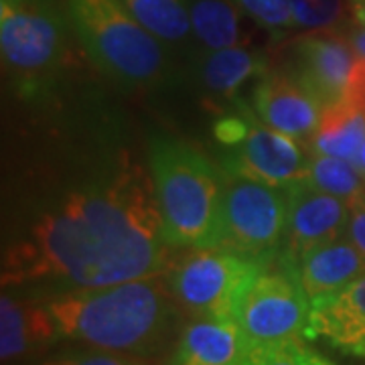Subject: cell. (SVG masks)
Listing matches in <instances>:
<instances>
[{
	"mask_svg": "<svg viewBox=\"0 0 365 365\" xmlns=\"http://www.w3.org/2000/svg\"><path fill=\"white\" fill-rule=\"evenodd\" d=\"M365 143V114L347 98L323 108L311 138L313 153L355 163Z\"/></svg>",
	"mask_w": 365,
	"mask_h": 365,
	"instance_id": "cell-18",
	"label": "cell"
},
{
	"mask_svg": "<svg viewBox=\"0 0 365 365\" xmlns=\"http://www.w3.org/2000/svg\"><path fill=\"white\" fill-rule=\"evenodd\" d=\"M307 181L325 193L343 199L349 207L365 201V175L351 160L313 153L309 158Z\"/></svg>",
	"mask_w": 365,
	"mask_h": 365,
	"instance_id": "cell-21",
	"label": "cell"
},
{
	"mask_svg": "<svg viewBox=\"0 0 365 365\" xmlns=\"http://www.w3.org/2000/svg\"><path fill=\"white\" fill-rule=\"evenodd\" d=\"M353 13H355V19L359 21V25L365 26V0H351Z\"/></svg>",
	"mask_w": 365,
	"mask_h": 365,
	"instance_id": "cell-29",
	"label": "cell"
},
{
	"mask_svg": "<svg viewBox=\"0 0 365 365\" xmlns=\"http://www.w3.org/2000/svg\"><path fill=\"white\" fill-rule=\"evenodd\" d=\"M237 4L244 14L254 19L258 25L272 31V33H284L294 26L290 0H232Z\"/></svg>",
	"mask_w": 365,
	"mask_h": 365,
	"instance_id": "cell-23",
	"label": "cell"
},
{
	"mask_svg": "<svg viewBox=\"0 0 365 365\" xmlns=\"http://www.w3.org/2000/svg\"><path fill=\"white\" fill-rule=\"evenodd\" d=\"M309 317L311 300L297 268L280 258L254 278L235 309V323L250 345L300 339Z\"/></svg>",
	"mask_w": 365,
	"mask_h": 365,
	"instance_id": "cell-9",
	"label": "cell"
},
{
	"mask_svg": "<svg viewBox=\"0 0 365 365\" xmlns=\"http://www.w3.org/2000/svg\"><path fill=\"white\" fill-rule=\"evenodd\" d=\"M345 235L353 242V246L359 250L365 260V201H359L349 207V222Z\"/></svg>",
	"mask_w": 365,
	"mask_h": 365,
	"instance_id": "cell-26",
	"label": "cell"
},
{
	"mask_svg": "<svg viewBox=\"0 0 365 365\" xmlns=\"http://www.w3.org/2000/svg\"><path fill=\"white\" fill-rule=\"evenodd\" d=\"M193 37L203 51H220L242 45L244 13L232 0H187Z\"/></svg>",
	"mask_w": 365,
	"mask_h": 365,
	"instance_id": "cell-19",
	"label": "cell"
},
{
	"mask_svg": "<svg viewBox=\"0 0 365 365\" xmlns=\"http://www.w3.org/2000/svg\"><path fill=\"white\" fill-rule=\"evenodd\" d=\"M217 248L270 266L278 260L288 215V189L225 173Z\"/></svg>",
	"mask_w": 365,
	"mask_h": 365,
	"instance_id": "cell-8",
	"label": "cell"
},
{
	"mask_svg": "<svg viewBox=\"0 0 365 365\" xmlns=\"http://www.w3.org/2000/svg\"><path fill=\"white\" fill-rule=\"evenodd\" d=\"M294 26L323 31L331 26L341 14L339 0H290Z\"/></svg>",
	"mask_w": 365,
	"mask_h": 365,
	"instance_id": "cell-25",
	"label": "cell"
},
{
	"mask_svg": "<svg viewBox=\"0 0 365 365\" xmlns=\"http://www.w3.org/2000/svg\"><path fill=\"white\" fill-rule=\"evenodd\" d=\"M349 205L309 181L288 187V215L280 260L297 266L311 250L345 235Z\"/></svg>",
	"mask_w": 365,
	"mask_h": 365,
	"instance_id": "cell-10",
	"label": "cell"
},
{
	"mask_svg": "<svg viewBox=\"0 0 365 365\" xmlns=\"http://www.w3.org/2000/svg\"><path fill=\"white\" fill-rule=\"evenodd\" d=\"M148 160L98 144L31 199L2 252V287L53 294L167 272L173 262Z\"/></svg>",
	"mask_w": 365,
	"mask_h": 365,
	"instance_id": "cell-1",
	"label": "cell"
},
{
	"mask_svg": "<svg viewBox=\"0 0 365 365\" xmlns=\"http://www.w3.org/2000/svg\"><path fill=\"white\" fill-rule=\"evenodd\" d=\"M357 53L345 37L333 33H309L292 47L290 73L321 106L345 98Z\"/></svg>",
	"mask_w": 365,
	"mask_h": 365,
	"instance_id": "cell-11",
	"label": "cell"
},
{
	"mask_svg": "<svg viewBox=\"0 0 365 365\" xmlns=\"http://www.w3.org/2000/svg\"><path fill=\"white\" fill-rule=\"evenodd\" d=\"M351 43L353 51L357 53V57H365V26L357 29L355 33H351V37H347Z\"/></svg>",
	"mask_w": 365,
	"mask_h": 365,
	"instance_id": "cell-28",
	"label": "cell"
},
{
	"mask_svg": "<svg viewBox=\"0 0 365 365\" xmlns=\"http://www.w3.org/2000/svg\"><path fill=\"white\" fill-rule=\"evenodd\" d=\"M73 33L59 0H0L2 66L23 98H39L59 78Z\"/></svg>",
	"mask_w": 365,
	"mask_h": 365,
	"instance_id": "cell-5",
	"label": "cell"
},
{
	"mask_svg": "<svg viewBox=\"0 0 365 365\" xmlns=\"http://www.w3.org/2000/svg\"><path fill=\"white\" fill-rule=\"evenodd\" d=\"M222 148V170L288 189L309 177V158L297 138L264 124L254 110L237 104L213 126Z\"/></svg>",
	"mask_w": 365,
	"mask_h": 365,
	"instance_id": "cell-6",
	"label": "cell"
},
{
	"mask_svg": "<svg viewBox=\"0 0 365 365\" xmlns=\"http://www.w3.org/2000/svg\"><path fill=\"white\" fill-rule=\"evenodd\" d=\"M268 71V57L244 45L220 51H203L197 59V78L215 100H234L244 83Z\"/></svg>",
	"mask_w": 365,
	"mask_h": 365,
	"instance_id": "cell-17",
	"label": "cell"
},
{
	"mask_svg": "<svg viewBox=\"0 0 365 365\" xmlns=\"http://www.w3.org/2000/svg\"><path fill=\"white\" fill-rule=\"evenodd\" d=\"M148 169L170 248H217L225 175L191 144L153 136Z\"/></svg>",
	"mask_w": 365,
	"mask_h": 365,
	"instance_id": "cell-3",
	"label": "cell"
},
{
	"mask_svg": "<svg viewBox=\"0 0 365 365\" xmlns=\"http://www.w3.org/2000/svg\"><path fill=\"white\" fill-rule=\"evenodd\" d=\"M252 106L264 124L292 138H313L323 106L288 69H268L256 79Z\"/></svg>",
	"mask_w": 365,
	"mask_h": 365,
	"instance_id": "cell-12",
	"label": "cell"
},
{
	"mask_svg": "<svg viewBox=\"0 0 365 365\" xmlns=\"http://www.w3.org/2000/svg\"><path fill=\"white\" fill-rule=\"evenodd\" d=\"M311 351L300 339L250 345L244 365H309Z\"/></svg>",
	"mask_w": 365,
	"mask_h": 365,
	"instance_id": "cell-22",
	"label": "cell"
},
{
	"mask_svg": "<svg viewBox=\"0 0 365 365\" xmlns=\"http://www.w3.org/2000/svg\"><path fill=\"white\" fill-rule=\"evenodd\" d=\"M57 329L45 300L37 294L4 292L0 299V357L2 364H16L51 345Z\"/></svg>",
	"mask_w": 365,
	"mask_h": 365,
	"instance_id": "cell-14",
	"label": "cell"
},
{
	"mask_svg": "<svg viewBox=\"0 0 365 365\" xmlns=\"http://www.w3.org/2000/svg\"><path fill=\"white\" fill-rule=\"evenodd\" d=\"M248 349L235 319H191L167 365H244Z\"/></svg>",
	"mask_w": 365,
	"mask_h": 365,
	"instance_id": "cell-15",
	"label": "cell"
},
{
	"mask_svg": "<svg viewBox=\"0 0 365 365\" xmlns=\"http://www.w3.org/2000/svg\"><path fill=\"white\" fill-rule=\"evenodd\" d=\"M304 337L365 359V274L337 294L311 304Z\"/></svg>",
	"mask_w": 365,
	"mask_h": 365,
	"instance_id": "cell-13",
	"label": "cell"
},
{
	"mask_svg": "<svg viewBox=\"0 0 365 365\" xmlns=\"http://www.w3.org/2000/svg\"><path fill=\"white\" fill-rule=\"evenodd\" d=\"M258 262L223 248H189L165 272L179 311L191 319H235L237 302L264 270Z\"/></svg>",
	"mask_w": 365,
	"mask_h": 365,
	"instance_id": "cell-7",
	"label": "cell"
},
{
	"mask_svg": "<svg viewBox=\"0 0 365 365\" xmlns=\"http://www.w3.org/2000/svg\"><path fill=\"white\" fill-rule=\"evenodd\" d=\"M311 304L333 297L365 274V260L347 235L304 254L294 266Z\"/></svg>",
	"mask_w": 365,
	"mask_h": 365,
	"instance_id": "cell-16",
	"label": "cell"
},
{
	"mask_svg": "<svg viewBox=\"0 0 365 365\" xmlns=\"http://www.w3.org/2000/svg\"><path fill=\"white\" fill-rule=\"evenodd\" d=\"M73 35L91 61L132 90L169 81L165 43L146 31L120 0H63Z\"/></svg>",
	"mask_w": 365,
	"mask_h": 365,
	"instance_id": "cell-4",
	"label": "cell"
},
{
	"mask_svg": "<svg viewBox=\"0 0 365 365\" xmlns=\"http://www.w3.org/2000/svg\"><path fill=\"white\" fill-rule=\"evenodd\" d=\"M309 365H335V364H333V361H329V359L323 357V355L311 351V355H309Z\"/></svg>",
	"mask_w": 365,
	"mask_h": 365,
	"instance_id": "cell-30",
	"label": "cell"
},
{
	"mask_svg": "<svg viewBox=\"0 0 365 365\" xmlns=\"http://www.w3.org/2000/svg\"><path fill=\"white\" fill-rule=\"evenodd\" d=\"M41 299L59 339L134 357L163 351L181 317L165 274L112 287L53 292Z\"/></svg>",
	"mask_w": 365,
	"mask_h": 365,
	"instance_id": "cell-2",
	"label": "cell"
},
{
	"mask_svg": "<svg viewBox=\"0 0 365 365\" xmlns=\"http://www.w3.org/2000/svg\"><path fill=\"white\" fill-rule=\"evenodd\" d=\"M39 365H146L134 355L104 351V349H63L45 357Z\"/></svg>",
	"mask_w": 365,
	"mask_h": 365,
	"instance_id": "cell-24",
	"label": "cell"
},
{
	"mask_svg": "<svg viewBox=\"0 0 365 365\" xmlns=\"http://www.w3.org/2000/svg\"><path fill=\"white\" fill-rule=\"evenodd\" d=\"M140 25L165 45H179L193 37L187 0H120Z\"/></svg>",
	"mask_w": 365,
	"mask_h": 365,
	"instance_id": "cell-20",
	"label": "cell"
},
{
	"mask_svg": "<svg viewBox=\"0 0 365 365\" xmlns=\"http://www.w3.org/2000/svg\"><path fill=\"white\" fill-rule=\"evenodd\" d=\"M355 167H357V169L361 170V173L365 175V143H364V146H361V150H359L357 158H355Z\"/></svg>",
	"mask_w": 365,
	"mask_h": 365,
	"instance_id": "cell-31",
	"label": "cell"
},
{
	"mask_svg": "<svg viewBox=\"0 0 365 365\" xmlns=\"http://www.w3.org/2000/svg\"><path fill=\"white\" fill-rule=\"evenodd\" d=\"M345 98L349 102H353L365 114V57H357V61L353 66Z\"/></svg>",
	"mask_w": 365,
	"mask_h": 365,
	"instance_id": "cell-27",
	"label": "cell"
}]
</instances>
